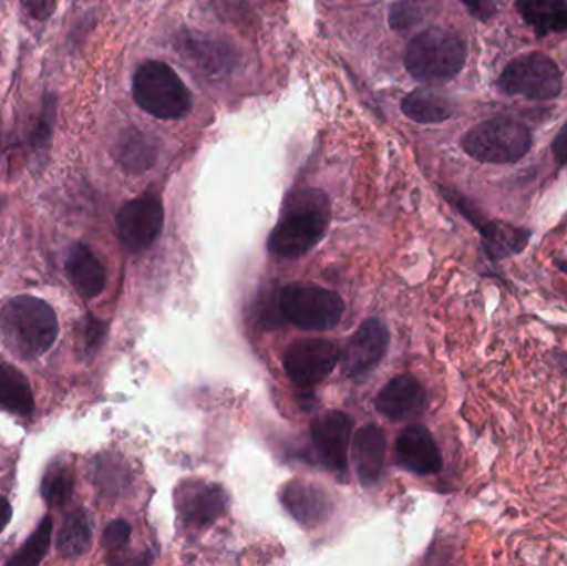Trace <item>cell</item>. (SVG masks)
I'll use <instances>...</instances> for the list:
<instances>
[{"label": "cell", "instance_id": "22", "mask_svg": "<svg viewBox=\"0 0 567 566\" xmlns=\"http://www.w3.org/2000/svg\"><path fill=\"white\" fill-rule=\"evenodd\" d=\"M92 544V527L83 508H73L60 528L56 550L66 558L80 557Z\"/></svg>", "mask_w": 567, "mask_h": 566}, {"label": "cell", "instance_id": "6", "mask_svg": "<svg viewBox=\"0 0 567 566\" xmlns=\"http://www.w3.org/2000/svg\"><path fill=\"white\" fill-rule=\"evenodd\" d=\"M284 318L306 331H329L336 328L346 312L337 292L313 285H289L281 292Z\"/></svg>", "mask_w": 567, "mask_h": 566}, {"label": "cell", "instance_id": "11", "mask_svg": "<svg viewBox=\"0 0 567 566\" xmlns=\"http://www.w3.org/2000/svg\"><path fill=\"white\" fill-rule=\"evenodd\" d=\"M389 342V329L382 321L373 318L363 321L353 332L343 354L340 356L343 374L349 378H359L372 371L385 356Z\"/></svg>", "mask_w": 567, "mask_h": 566}, {"label": "cell", "instance_id": "1", "mask_svg": "<svg viewBox=\"0 0 567 566\" xmlns=\"http://www.w3.org/2000/svg\"><path fill=\"white\" fill-rule=\"evenodd\" d=\"M330 223V202L316 188L287 196L281 218L269 236V251L284 259H297L319 245Z\"/></svg>", "mask_w": 567, "mask_h": 566}, {"label": "cell", "instance_id": "25", "mask_svg": "<svg viewBox=\"0 0 567 566\" xmlns=\"http://www.w3.org/2000/svg\"><path fill=\"white\" fill-rule=\"evenodd\" d=\"M53 522L45 517L40 522L39 528L33 532L32 537L20 548L19 554L9 562L12 566H33L39 565L45 558L47 552L52 542Z\"/></svg>", "mask_w": 567, "mask_h": 566}, {"label": "cell", "instance_id": "17", "mask_svg": "<svg viewBox=\"0 0 567 566\" xmlns=\"http://www.w3.org/2000/svg\"><path fill=\"white\" fill-rule=\"evenodd\" d=\"M425 404V391L412 375H396L375 399V408L383 418L400 421L409 418Z\"/></svg>", "mask_w": 567, "mask_h": 566}, {"label": "cell", "instance_id": "30", "mask_svg": "<svg viewBox=\"0 0 567 566\" xmlns=\"http://www.w3.org/2000/svg\"><path fill=\"white\" fill-rule=\"evenodd\" d=\"M23 7L32 19L45 20L55 12L56 0H23Z\"/></svg>", "mask_w": 567, "mask_h": 566}, {"label": "cell", "instance_id": "24", "mask_svg": "<svg viewBox=\"0 0 567 566\" xmlns=\"http://www.w3.org/2000/svg\"><path fill=\"white\" fill-rule=\"evenodd\" d=\"M156 148L142 132H130L118 145V162L126 172H145L155 162Z\"/></svg>", "mask_w": 567, "mask_h": 566}, {"label": "cell", "instance_id": "12", "mask_svg": "<svg viewBox=\"0 0 567 566\" xmlns=\"http://www.w3.org/2000/svg\"><path fill=\"white\" fill-rule=\"evenodd\" d=\"M313 447L323 465L332 471H343L349 461L352 421L343 412H329L310 428Z\"/></svg>", "mask_w": 567, "mask_h": 566}, {"label": "cell", "instance_id": "13", "mask_svg": "<svg viewBox=\"0 0 567 566\" xmlns=\"http://www.w3.org/2000/svg\"><path fill=\"white\" fill-rule=\"evenodd\" d=\"M395 455L399 465L416 475L439 474L443 467L442 452L429 429L410 425L396 439Z\"/></svg>", "mask_w": 567, "mask_h": 566}, {"label": "cell", "instance_id": "31", "mask_svg": "<svg viewBox=\"0 0 567 566\" xmlns=\"http://www.w3.org/2000/svg\"><path fill=\"white\" fill-rule=\"evenodd\" d=\"M466 9L480 20L492 19L495 13V0H463Z\"/></svg>", "mask_w": 567, "mask_h": 566}, {"label": "cell", "instance_id": "8", "mask_svg": "<svg viewBox=\"0 0 567 566\" xmlns=\"http://www.w3.org/2000/svg\"><path fill=\"white\" fill-rule=\"evenodd\" d=\"M163 222L165 209L162 199L148 193L122 206L116 215V231L126 249L138 253L155 243L162 233Z\"/></svg>", "mask_w": 567, "mask_h": 566}, {"label": "cell", "instance_id": "28", "mask_svg": "<svg viewBox=\"0 0 567 566\" xmlns=\"http://www.w3.org/2000/svg\"><path fill=\"white\" fill-rule=\"evenodd\" d=\"M130 535H132V527H130L128 522H112L103 532V545H105L106 550H120L128 544Z\"/></svg>", "mask_w": 567, "mask_h": 566}, {"label": "cell", "instance_id": "15", "mask_svg": "<svg viewBox=\"0 0 567 566\" xmlns=\"http://www.w3.org/2000/svg\"><path fill=\"white\" fill-rule=\"evenodd\" d=\"M282 505L300 525L306 527L322 524L332 512V501L322 487L300 481L290 482L284 487Z\"/></svg>", "mask_w": 567, "mask_h": 566}, {"label": "cell", "instance_id": "14", "mask_svg": "<svg viewBox=\"0 0 567 566\" xmlns=\"http://www.w3.org/2000/svg\"><path fill=\"white\" fill-rule=\"evenodd\" d=\"M353 467L363 487H370L379 481L385 465L386 439L382 429L377 425H365L353 435L352 447Z\"/></svg>", "mask_w": 567, "mask_h": 566}, {"label": "cell", "instance_id": "29", "mask_svg": "<svg viewBox=\"0 0 567 566\" xmlns=\"http://www.w3.org/2000/svg\"><path fill=\"white\" fill-rule=\"evenodd\" d=\"M83 344L89 352L95 351L102 344L103 336H105V325L99 319L86 318L85 326H83Z\"/></svg>", "mask_w": 567, "mask_h": 566}, {"label": "cell", "instance_id": "18", "mask_svg": "<svg viewBox=\"0 0 567 566\" xmlns=\"http://www.w3.org/2000/svg\"><path fill=\"white\" fill-rule=\"evenodd\" d=\"M66 272L70 281L83 298H96L106 285V271L102 261L93 255L89 246H73L66 259Z\"/></svg>", "mask_w": 567, "mask_h": 566}, {"label": "cell", "instance_id": "5", "mask_svg": "<svg viewBox=\"0 0 567 566\" xmlns=\"http://www.w3.org/2000/svg\"><path fill=\"white\" fill-rule=\"evenodd\" d=\"M532 143V133L525 125L508 119H495L470 130L462 146L478 162L513 163L529 152Z\"/></svg>", "mask_w": 567, "mask_h": 566}, {"label": "cell", "instance_id": "32", "mask_svg": "<svg viewBox=\"0 0 567 566\" xmlns=\"http://www.w3.org/2000/svg\"><path fill=\"white\" fill-rule=\"evenodd\" d=\"M553 155H555L556 162L559 165H567V122L559 130L556 135L555 142H553Z\"/></svg>", "mask_w": 567, "mask_h": 566}, {"label": "cell", "instance_id": "26", "mask_svg": "<svg viewBox=\"0 0 567 566\" xmlns=\"http://www.w3.org/2000/svg\"><path fill=\"white\" fill-rule=\"evenodd\" d=\"M73 481L69 467L62 464L50 465L42 481V497L52 507H62L72 497Z\"/></svg>", "mask_w": 567, "mask_h": 566}, {"label": "cell", "instance_id": "2", "mask_svg": "<svg viewBox=\"0 0 567 566\" xmlns=\"http://www.w3.org/2000/svg\"><path fill=\"white\" fill-rule=\"evenodd\" d=\"M59 335V319L52 306L33 296L10 299L0 309V338L20 359L45 354Z\"/></svg>", "mask_w": 567, "mask_h": 566}, {"label": "cell", "instance_id": "33", "mask_svg": "<svg viewBox=\"0 0 567 566\" xmlns=\"http://www.w3.org/2000/svg\"><path fill=\"white\" fill-rule=\"evenodd\" d=\"M10 518H12V507H10L9 501L0 495V534L6 531Z\"/></svg>", "mask_w": 567, "mask_h": 566}, {"label": "cell", "instance_id": "9", "mask_svg": "<svg viewBox=\"0 0 567 566\" xmlns=\"http://www.w3.org/2000/svg\"><path fill=\"white\" fill-rule=\"evenodd\" d=\"M443 193H445L446 199L455 205L458 212L478 229L486 255L493 261L519 255L528 246L529 239H532L529 229L486 219L483 213H480L468 199L463 198L458 193L449 192V189H443Z\"/></svg>", "mask_w": 567, "mask_h": 566}, {"label": "cell", "instance_id": "3", "mask_svg": "<svg viewBox=\"0 0 567 566\" xmlns=\"http://www.w3.org/2000/svg\"><path fill=\"white\" fill-rule=\"evenodd\" d=\"M140 109L159 120H178L192 110V93L175 70L158 60L142 63L133 75Z\"/></svg>", "mask_w": 567, "mask_h": 566}, {"label": "cell", "instance_id": "16", "mask_svg": "<svg viewBox=\"0 0 567 566\" xmlns=\"http://www.w3.org/2000/svg\"><path fill=\"white\" fill-rule=\"evenodd\" d=\"M228 497L219 485H192L179 494L178 511L192 527L215 524L225 514Z\"/></svg>", "mask_w": 567, "mask_h": 566}, {"label": "cell", "instance_id": "4", "mask_svg": "<svg viewBox=\"0 0 567 566\" xmlns=\"http://www.w3.org/2000/svg\"><path fill=\"white\" fill-rule=\"evenodd\" d=\"M465 62V42L450 30H425L406 47V70L410 75L423 82L452 79L460 73Z\"/></svg>", "mask_w": 567, "mask_h": 566}, {"label": "cell", "instance_id": "23", "mask_svg": "<svg viewBox=\"0 0 567 566\" xmlns=\"http://www.w3.org/2000/svg\"><path fill=\"white\" fill-rule=\"evenodd\" d=\"M183 43H185L183 52L186 53V56H189V60L195 62L196 65L202 66L205 72L219 75L223 70H228L231 66V49L216 42V40L188 35V39L183 40Z\"/></svg>", "mask_w": 567, "mask_h": 566}, {"label": "cell", "instance_id": "19", "mask_svg": "<svg viewBox=\"0 0 567 566\" xmlns=\"http://www.w3.org/2000/svg\"><path fill=\"white\" fill-rule=\"evenodd\" d=\"M516 9L539 35L567 30V0H516Z\"/></svg>", "mask_w": 567, "mask_h": 566}, {"label": "cell", "instance_id": "20", "mask_svg": "<svg viewBox=\"0 0 567 566\" xmlns=\"http://www.w3.org/2000/svg\"><path fill=\"white\" fill-rule=\"evenodd\" d=\"M402 112L416 123H440L452 116L453 105L443 93L419 89L403 99Z\"/></svg>", "mask_w": 567, "mask_h": 566}, {"label": "cell", "instance_id": "10", "mask_svg": "<svg viewBox=\"0 0 567 566\" xmlns=\"http://www.w3.org/2000/svg\"><path fill=\"white\" fill-rule=\"evenodd\" d=\"M340 361V351L326 339L293 342L284 356V371L293 384L312 388L332 374Z\"/></svg>", "mask_w": 567, "mask_h": 566}, {"label": "cell", "instance_id": "7", "mask_svg": "<svg viewBox=\"0 0 567 566\" xmlns=\"http://www.w3.org/2000/svg\"><path fill=\"white\" fill-rule=\"evenodd\" d=\"M499 89L509 95L533 100H551L561 93L563 79L558 65L543 53H528L508 63L499 76Z\"/></svg>", "mask_w": 567, "mask_h": 566}, {"label": "cell", "instance_id": "34", "mask_svg": "<svg viewBox=\"0 0 567 566\" xmlns=\"http://www.w3.org/2000/svg\"><path fill=\"white\" fill-rule=\"evenodd\" d=\"M556 265H558V268L561 269V271H565L567 275V261L566 263L558 261V263H556Z\"/></svg>", "mask_w": 567, "mask_h": 566}, {"label": "cell", "instance_id": "21", "mask_svg": "<svg viewBox=\"0 0 567 566\" xmlns=\"http://www.w3.org/2000/svg\"><path fill=\"white\" fill-rule=\"evenodd\" d=\"M0 408L22 418L32 414L35 408L25 375L9 364H0Z\"/></svg>", "mask_w": 567, "mask_h": 566}, {"label": "cell", "instance_id": "27", "mask_svg": "<svg viewBox=\"0 0 567 566\" xmlns=\"http://www.w3.org/2000/svg\"><path fill=\"white\" fill-rule=\"evenodd\" d=\"M432 0H399L390 9L389 23L393 30H409L429 16Z\"/></svg>", "mask_w": 567, "mask_h": 566}]
</instances>
